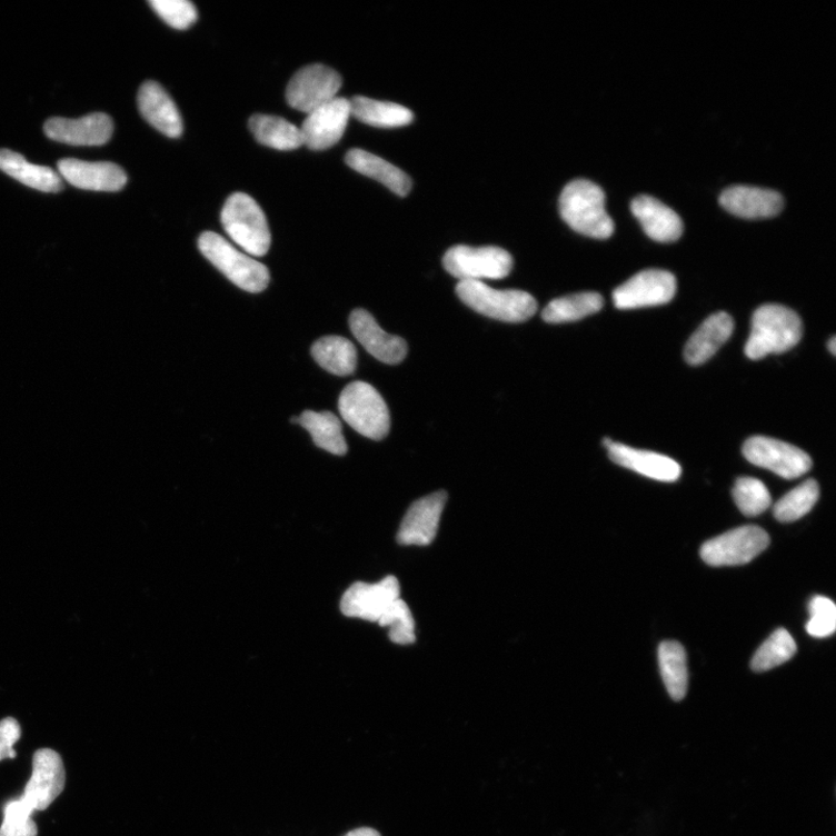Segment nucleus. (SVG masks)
I'll return each instance as SVG.
<instances>
[{
	"label": "nucleus",
	"instance_id": "f257e3e1",
	"mask_svg": "<svg viewBox=\"0 0 836 836\" xmlns=\"http://www.w3.org/2000/svg\"><path fill=\"white\" fill-rule=\"evenodd\" d=\"M559 208L564 221L585 237L598 240L613 237L615 223L606 209V195L593 181L569 182L560 196Z\"/></svg>",
	"mask_w": 836,
	"mask_h": 836
},
{
	"label": "nucleus",
	"instance_id": "f03ea898",
	"mask_svg": "<svg viewBox=\"0 0 836 836\" xmlns=\"http://www.w3.org/2000/svg\"><path fill=\"white\" fill-rule=\"evenodd\" d=\"M802 336L803 324L797 312L780 305H764L754 312L745 354L759 360L787 352L799 344Z\"/></svg>",
	"mask_w": 836,
	"mask_h": 836
},
{
	"label": "nucleus",
	"instance_id": "7ed1b4c3",
	"mask_svg": "<svg viewBox=\"0 0 836 836\" xmlns=\"http://www.w3.org/2000/svg\"><path fill=\"white\" fill-rule=\"evenodd\" d=\"M198 247L201 253L232 283L250 293L263 292L270 282V272L265 265L235 248L213 231L200 235Z\"/></svg>",
	"mask_w": 836,
	"mask_h": 836
},
{
	"label": "nucleus",
	"instance_id": "20e7f679",
	"mask_svg": "<svg viewBox=\"0 0 836 836\" xmlns=\"http://www.w3.org/2000/svg\"><path fill=\"white\" fill-rule=\"evenodd\" d=\"M222 227L247 253L263 257L271 247V232L263 209L246 193L231 195L222 209Z\"/></svg>",
	"mask_w": 836,
	"mask_h": 836
},
{
	"label": "nucleus",
	"instance_id": "39448f33",
	"mask_svg": "<svg viewBox=\"0 0 836 836\" xmlns=\"http://www.w3.org/2000/svg\"><path fill=\"white\" fill-rule=\"evenodd\" d=\"M456 291L469 308L504 322H525L535 316L538 308L535 298L527 292L499 291L481 281H459Z\"/></svg>",
	"mask_w": 836,
	"mask_h": 836
},
{
	"label": "nucleus",
	"instance_id": "423d86ee",
	"mask_svg": "<svg viewBox=\"0 0 836 836\" xmlns=\"http://www.w3.org/2000/svg\"><path fill=\"white\" fill-rule=\"evenodd\" d=\"M338 410L344 420L364 437L381 440L389 432L388 407L378 390L368 382L348 385L339 397Z\"/></svg>",
	"mask_w": 836,
	"mask_h": 836
},
{
	"label": "nucleus",
	"instance_id": "0eeeda50",
	"mask_svg": "<svg viewBox=\"0 0 836 836\" xmlns=\"http://www.w3.org/2000/svg\"><path fill=\"white\" fill-rule=\"evenodd\" d=\"M442 265L459 281L484 282L509 276L514 260L508 251L498 247L457 246L444 256Z\"/></svg>",
	"mask_w": 836,
	"mask_h": 836
},
{
	"label": "nucleus",
	"instance_id": "6e6552de",
	"mask_svg": "<svg viewBox=\"0 0 836 836\" xmlns=\"http://www.w3.org/2000/svg\"><path fill=\"white\" fill-rule=\"evenodd\" d=\"M769 535L755 526L730 530L704 543L700 557L714 567L746 565L769 546Z\"/></svg>",
	"mask_w": 836,
	"mask_h": 836
},
{
	"label": "nucleus",
	"instance_id": "1a4fd4ad",
	"mask_svg": "<svg viewBox=\"0 0 836 836\" xmlns=\"http://www.w3.org/2000/svg\"><path fill=\"white\" fill-rule=\"evenodd\" d=\"M743 452L750 464L788 480L797 479L813 468V460L806 452L770 437H750L744 444Z\"/></svg>",
	"mask_w": 836,
	"mask_h": 836
},
{
	"label": "nucleus",
	"instance_id": "9d476101",
	"mask_svg": "<svg viewBox=\"0 0 836 836\" xmlns=\"http://www.w3.org/2000/svg\"><path fill=\"white\" fill-rule=\"evenodd\" d=\"M342 88L338 72L324 64H311L299 70L287 86L286 100L302 113H311L336 98Z\"/></svg>",
	"mask_w": 836,
	"mask_h": 836
},
{
	"label": "nucleus",
	"instance_id": "9b49d317",
	"mask_svg": "<svg viewBox=\"0 0 836 836\" xmlns=\"http://www.w3.org/2000/svg\"><path fill=\"white\" fill-rule=\"evenodd\" d=\"M676 287V279L670 272L645 270L617 287L613 298L618 309L661 306L673 300Z\"/></svg>",
	"mask_w": 836,
	"mask_h": 836
},
{
	"label": "nucleus",
	"instance_id": "f8f14e48",
	"mask_svg": "<svg viewBox=\"0 0 836 836\" xmlns=\"http://www.w3.org/2000/svg\"><path fill=\"white\" fill-rule=\"evenodd\" d=\"M350 117V100L336 97L307 116L300 129L303 145L317 151L334 147L345 136Z\"/></svg>",
	"mask_w": 836,
	"mask_h": 836
},
{
	"label": "nucleus",
	"instance_id": "ddd939ff",
	"mask_svg": "<svg viewBox=\"0 0 836 836\" xmlns=\"http://www.w3.org/2000/svg\"><path fill=\"white\" fill-rule=\"evenodd\" d=\"M400 594V583L394 575L377 584L356 583L345 593L341 611L350 618L378 623Z\"/></svg>",
	"mask_w": 836,
	"mask_h": 836
},
{
	"label": "nucleus",
	"instance_id": "4468645a",
	"mask_svg": "<svg viewBox=\"0 0 836 836\" xmlns=\"http://www.w3.org/2000/svg\"><path fill=\"white\" fill-rule=\"evenodd\" d=\"M64 786L66 769L60 754L48 748L39 749L33 757L32 777L22 797L36 812H43L61 795Z\"/></svg>",
	"mask_w": 836,
	"mask_h": 836
},
{
	"label": "nucleus",
	"instance_id": "2eb2a0df",
	"mask_svg": "<svg viewBox=\"0 0 836 836\" xmlns=\"http://www.w3.org/2000/svg\"><path fill=\"white\" fill-rule=\"evenodd\" d=\"M448 492L440 490L415 501L406 512L397 539L404 546H428L437 536Z\"/></svg>",
	"mask_w": 836,
	"mask_h": 836
},
{
	"label": "nucleus",
	"instance_id": "dca6fc26",
	"mask_svg": "<svg viewBox=\"0 0 836 836\" xmlns=\"http://www.w3.org/2000/svg\"><path fill=\"white\" fill-rule=\"evenodd\" d=\"M113 120L104 113H92L81 119L52 118L44 123V135L70 146H102L112 138Z\"/></svg>",
	"mask_w": 836,
	"mask_h": 836
},
{
	"label": "nucleus",
	"instance_id": "f3484780",
	"mask_svg": "<svg viewBox=\"0 0 836 836\" xmlns=\"http://www.w3.org/2000/svg\"><path fill=\"white\" fill-rule=\"evenodd\" d=\"M349 324L357 341L378 360L396 365L406 358L408 347L405 339L384 331L369 311L354 310Z\"/></svg>",
	"mask_w": 836,
	"mask_h": 836
},
{
	"label": "nucleus",
	"instance_id": "a211bd4d",
	"mask_svg": "<svg viewBox=\"0 0 836 836\" xmlns=\"http://www.w3.org/2000/svg\"><path fill=\"white\" fill-rule=\"evenodd\" d=\"M609 458L617 465L629 468L644 477L663 482H675L681 477L683 468L674 459L645 450H637L610 438L604 440Z\"/></svg>",
	"mask_w": 836,
	"mask_h": 836
},
{
	"label": "nucleus",
	"instance_id": "6ab92c4d",
	"mask_svg": "<svg viewBox=\"0 0 836 836\" xmlns=\"http://www.w3.org/2000/svg\"><path fill=\"white\" fill-rule=\"evenodd\" d=\"M59 173L77 189L117 192L123 189L127 175L119 166L110 162H86L64 159L58 163Z\"/></svg>",
	"mask_w": 836,
	"mask_h": 836
},
{
	"label": "nucleus",
	"instance_id": "aec40b11",
	"mask_svg": "<svg viewBox=\"0 0 836 836\" xmlns=\"http://www.w3.org/2000/svg\"><path fill=\"white\" fill-rule=\"evenodd\" d=\"M727 212L743 219H769L783 211L784 199L773 190L754 187H730L719 198Z\"/></svg>",
	"mask_w": 836,
	"mask_h": 836
},
{
	"label": "nucleus",
	"instance_id": "412c9836",
	"mask_svg": "<svg viewBox=\"0 0 836 836\" xmlns=\"http://www.w3.org/2000/svg\"><path fill=\"white\" fill-rule=\"evenodd\" d=\"M631 211L651 240L670 243L683 237L681 218L660 200L639 196L634 199Z\"/></svg>",
	"mask_w": 836,
	"mask_h": 836
},
{
	"label": "nucleus",
	"instance_id": "4be33fe9",
	"mask_svg": "<svg viewBox=\"0 0 836 836\" xmlns=\"http://www.w3.org/2000/svg\"><path fill=\"white\" fill-rule=\"evenodd\" d=\"M139 110L142 117L159 132L168 138L177 139L181 136L182 119L175 101L168 92L152 81L142 84L138 96Z\"/></svg>",
	"mask_w": 836,
	"mask_h": 836
},
{
	"label": "nucleus",
	"instance_id": "5701e85b",
	"mask_svg": "<svg viewBox=\"0 0 836 836\" xmlns=\"http://www.w3.org/2000/svg\"><path fill=\"white\" fill-rule=\"evenodd\" d=\"M734 330V319L727 312L714 314L690 337L685 349L686 361L694 366L707 362L728 341Z\"/></svg>",
	"mask_w": 836,
	"mask_h": 836
},
{
	"label": "nucleus",
	"instance_id": "b1692460",
	"mask_svg": "<svg viewBox=\"0 0 836 836\" xmlns=\"http://www.w3.org/2000/svg\"><path fill=\"white\" fill-rule=\"evenodd\" d=\"M346 162L355 171L381 182L387 189L400 197L407 196L411 190L410 177L375 153L362 149H352L347 153Z\"/></svg>",
	"mask_w": 836,
	"mask_h": 836
},
{
	"label": "nucleus",
	"instance_id": "393cba45",
	"mask_svg": "<svg viewBox=\"0 0 836 836\" xmlns=\"http://www.w3.org/2000/svg\"><path fill=\"white\" fill-rule=\"evenodd\" d=\"M0 170L41 192L58 193L63 190L61 176L57 171L32 165L22 155L9 149H0Z\"/></svg>",
	"mask_w": 836,
	"mask_h": 836
},
{
	"label": "nucleus",
	"instance_id": "a878e982",
	"mask_svg": "<svg viewBox=\"0 0 836 836\" xmlns=\"http://www.w3.org/2000/svg\"><path fill=\"white\" fill-rule=\"evenodd\" d=\"M298 425L310 434L318 448L336 456L347 455L348 444L344 436L342 425L335 414L306 410L299 417Z\"/></svg>",
	"mask_w": 836,
	"mask_h": 836
},
{
	"label": "nucleus",
	"instance_id": "bb28decb",
	"mask_svg": "<svg viewBox=\"0 0 836 836\" xmlns=\"http://www.w3.org/2000/svg\"><path fill=\"white\" fill-rule=\"evenodd\" d=\"M351 116L362 123L379 128L404 127L412 122V112L396 102L357 96L350 100Z\"/></svg>",
	"mask_w": 836,
	"mask_h": 836
},
{
	"label": "nucleus",
	"instance_id": "cd10ccee",
	"mask_svg": "<svg viewBox=\"0 0 836 836\" xmlns=\"http://www.w3.org/2000/svg\"><path fill=\"white\" fill-rule=\"evenodd\" d=\"M311 356L331 375L347 377L356 371L357 350L349 339L326 336L311 347Z\"/></svg>",
	"mask_w": 836,
	"mask_h": 836
},
{
	"label": "nucleus",
	"instance_id": "c85d7f7f",
	"mask_svg": "<svg viewBox=\"0 0 836 836\" xmlns=\"http://www.w3.org/2000/svg\"><path fill=\"white\" fill-rule=\"evenodd\" d=\"M256 140L277 150H295L303 146L300 129L280 117L256 115L249 121Z\"/></svg>",
	"mask_w": 836,
	"mask_h": 836
},
{
	"label": "nucleus",
	"instance_id": "c756f323",
	"mask_svg": "<svg viewBox=\"0 0 836 836\" xmlns=\"http://www.w3.org/2000/svg\"><path fill=\"white\" fill-rule=\"evenodd\" d=\"M659 665L669 696L676 701L683 700L688 690V666L684 646L677 641L661 643Z\"/></svg>",
	"mask_w": 836,
	"mask_h": 836
},
{
	"label": "nucleus",
	"instance_id": "7c9ffc66",
	"mask_svg": "<svg viewBox=\"0 0 836 836\" xmlns=\"http://www.w3.org/2000/svg\"><path fill=\"white\" fill-rule=\"evenodd\" d=\"M603 296L584 292L563 297L548 303L543 310V320L547 324H565L583 320L604 308Z\"/></svg>",
	"mask_w": 836,
	"mask_h": 836
},
{
	"label": "nucleus",
	"instance_id": "2f4dec72",
	"mask_svg": "<svg viewBox=\"0 0 836 836\" xmlns=\"http://www.w3.org/2000/svg\"><path fill=\"white\" fill-rule=\"evenodd\" d=\"M796 651L797 645L792 635L778 629L756 650L750 667L756 673L768 671L792 660Z\"/></svg>",
	"mask_w": 836,
	"mask_h": 836
},
{
	"label": "nucleus",
	"instance_id": "473e14b6",
	"mask_svg": "<svg viewBox=\"0 0 836 836\" xmlns=\"http://www.w3.org/2000/svg\"><path fill=\"white\" fill-rule=\"evenodd\" d=\"M819 485L816 480H807L790 490L774 507V516L778 521L792 522L807 515L819 500Z\"/></svg>",
	"mask_w": 836,
	"mask_h": 836
},
{
	"label": "nucleus",
	"instance_id": "72a5a7b5",
	"mask_svg": "<svg viewBox=\"0 0 836 836\" xmlns=\"http://www.w3.org/2000/svg\"><path fill=\"white\" fill-rule=\"evenodd\" d=\"M732 494L739 510L748 517L759 516L772 506L768 488L755 478L738 479Z\"/></svg>",
	"mask_w": 836,
	"mask_h": 836
},
{
	"label": "nucleus",
	"instance_id": "f704fd0d",
	"mask_svg": "<svg viewBox=\"0 0 836 836\" xmlns=\"http://www.w3.org/2000/svg\"><path fill=\"white\" fill-rule=\"evenodd\" d=\"M381 627H388L390 641L398 645H410L416 641L415 620L405 600L400 597L379 619Z\"/></svg>",
	"mask_w": 836,
	"mask_h": 836
},
{
	"label": "nucleus",
	"instance_id": "c9c22d12",
	"mask_svg": "<svg viewBox=\"0 0 836 836\" xmlns=\"http://www.w3.org/2000/svg\"><path fill=\"white\" fill-rule=\"evenodd\" d=\"M36 809L23 797L10 802L4 809V822L0 836H38V827L32 819Z\"/></svg>",
	"mask_w": 836,
	"mask_h": 836
},
{
	"label": "nucleus",
	"instance_id": "e433bc0d",
	"mask_svg": "<svg viewBox=\"0 0 836 836\" xmlns=\"http://www.w3.org/2000/svg\"><path fill=\"white\" fill-rule=\"evenodd\" d=\"M149 6L176 30H188L198 19L197 8L189 0H150Z\"/></svg>",
	"mask_w": 836,
	"mask_h": 836
},
{
	"label": "nucleus",
	"instance_id": "4c0bfd02",
	"mask_svg": "<svg viewBox=\"0 0 836 836\" xmlns=\"http://www.w3.org/2000/svg\"><path fill=\"white\" fill-rule=\"evenodd\" d=\"M809 620L806 624V631L815 638H827L836 629V607L832 599L824 596H816L808 606Z\"/></svg>",
	"mask_w": 836,
	"mask_h": 836
},
{
	"label": "nucleus",
	"instance_id": "58836bf2",
	"mask_svg": "<svg viewBox=\"0 0 836 836\" xmlns=\"http://www.w3.org/2000/svg\"><path fill=\"white\" fill-rule=\"evenodd\" d=\"M21 737L20 724L14 718L0 721V762L14 759L17 753L13 746Z\"/></svg>",
	"mask_w": 836,
	"mask_h": 836
},
{
	"label": "nucleus",
	"instance_id": "ea45409f",
	"mask_svg": "<svg viewBox=\"0 0 836 836\" xmlns=\"http://www.w3.org/2000/svg\"><path fill=\"white\" fill-rule=\"evenodd\" d=\"M346 836H381V835L376 829L362 827V828H357L348 833Z\"/></svg>",
	"mask_w": 836,
	"mask_h": 836
},
{
	"label": "nucleus",
	"instance_id": "a19ab883",
	"mask_svg": "<svg viewBox=\"0 0 836 836\" xmlns=\"http://www.w3.org/2000/svg\"><path fill=\"white\" fill-rule=\"evenodd\" d=\"M828 350L830 351V354H832L833 356H835V355H836V337H835V336H833V337H832V338L829 339V342H828Z\"/></svg>",
	"mask_w": 836,
	"mask_h": 836
},
{
	"label": "nucleus",
	"instance_id": "79ce46f5",
	"mask_svg": "<svg viewBox=\"0 0 836 836\" xmlns=\"http://www.w3.org/2000/svg\"><path fill=\"white\" fill-rule=\"evenodd\" d=\"M291 424H297L298 425L299 424V417L293 416L291 418Z\"/></svg>",
	"mask_w": 836,
	"mask_h": 836
}]
</instances>
